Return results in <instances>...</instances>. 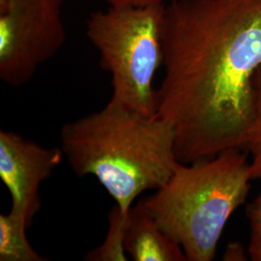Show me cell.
Listing matches in <instances>:
<instances>
[{"instance_id": "cell-9", "label": "cell", "mask_w": 261, "mask_h": 261, "mask_svg": "<svg viewBox=\"0 0 261 261\" xmlns=\"http://www.w3.org/2000/svg\"><path fill=\"white\" fill-rule=\"evenodd\" d=\"M127 215L122 213L116 203L109 212V228L103 243L85 254L88 261H127L128 253L125 249V234Z\"/></svg>"}, {"instance_id": "cell-13", "label": "cell", "mask_w": 261, "mask_h": 261, "mask_svg": "<svg viewBox=\"0 0 261 261\" xmlns=\"http://www.w3.org/2000/svg\"><path fill=\"white\" fill-rule=\"evenodd\" d=\"M238 244L228 245L224 255V260H240L238 257H242L244 259L242 249L238 248Z\"/></svg>"}, {"instance_id": "cell-6", "label": "cell", "mask_w": 261, "mask_h": 261, "mask_svg": "<svg viewBox=\"0 0 261 261\" xmlns=\"http://www.w3.org/2000/svg\"><path fill=\"white\" fill-rule=\"evenodd\" d=\"M64 158L60 147H45L11 130H0V178L9 190L12 212L31 226L42 207L39 189Z\"/></svg>"}, {"instance_id": "cell-12", "label": "cell", "mask_w": 261, "mask_h": 261, "mask_svg": "<svg viewBox=\"0 0 261 261\" xmlns=\"http://www.w3.org/2000/svg\"><path fill=\"white\" fill-rule=\"evenodd\" d=\"M111 7H144L166 5L171 0H105Z\"/></svg>"}, {"instance_id": "cell-4", "label": "cell", "mask_w": 261, "mask_h": 261, "mask_svg": "<svg viewBox=\"0 0 261 261\" xmlns=\"http://www.w3.org/2000/svg\"><path fill=\"white\" fill-rule=\"evenodd\" d=\"M166 5L111 7L92 13L86 35L112 77L111 101L155 115V75L163 67L162 29Z\"/></svg>"}, {"instance_id": "cell-11", "label": "cell", "mask_w": 261, "mask_h": 261, "mask_svg": "<svg viewBox=\"0 0 261 261\" xmlns=\"http://www.w3.org/2000/svg\"><path fill=\"white\" fill-rule=\"evenodd\" d=\"M250 224V241L248 252L253 261H261V194L247 206Z\"/></svg>"}, {"instance_id": "cell-8", "label": "cell", "mask_w": 261, "mask_h": 261, "mask_svg": "<svg viewBox=\"0 0 261 261\" xmlns=\"http://www.w3.org/2000/svg\"><path fill=\"white\" fill-rule=\"evenodd\" d=\"M30 225L22 215L10 211L0 215V261H46L28 241Z\"/></svg>"}, {"instance_id": "cell-3", "label": "cell", "mask_w": 261, "mask_h": 261, "mask_svg": "<svg viewBox=\"0 0 261 261\" xmlns=\"http://www.w3.org/2000/svg\"><path fill=\"white\" fill-rule=\"evenodd\" d=\"M250 162L241 149L180 163L154 195L143 198L161 228L188 261L214 259L224 226L250 191Z\"/></svg>"}, {"instance_id": "cell-2", "label": "cell", "mask_w": 261, "mask_h": 261, "mask_svg": "<svg viewBox=\"0 0 261 261\" xmlns=\"http://www.w3.org/2000/svg\"><path fill=\"white\" fill-rule=\"evenodd\" d=\"M60 140L75 174L97 178L124 215L142 193L164 186L180 164L168 122L111 100L64 124Z\"/></svg>"}, {"instance_id": "cell-5", "label": "cell", "mask_w": 261, "mask_h": 261, "mask_svg": "<svg viewBox=\"0 0 261 261\" xmlns=\"http://www.w3.org/2000/svg\"><path fill=\"white\" fill-rule=\"evenodd\" d=\"M64 0H0V79L12 87L30 82L64 46Z\"/></svg>"}, {"instance_id": "cell-1", "label": "cell", "mask_w": 261, "mask_h": 261, "mask_svg": "<svg viewBox=\"0 0 261 261\" xmlns=\"http://www.w3.org/2000/svg\"><path fill=\"white\" fill-rule=\"evenodd\" d=\"M156 115L191 164L247 147L261 65V0H171L163 29Z\"/></svg>"}, {"instance_id": "cell-7", "label": "cell", "mask_w": 261, "mask_h": 261, "mask_svg": "<svg viewBox=\"0 0 261 261\" xmlns=\"http://www.w3.org/2000/svg\"><path fill=\"white\" fill-rule=\"evenodd\" d=\"M125 249L134 261H185L180 245L166 233L143 199L127 215Z\"/></svg>"}, {"instance_id": "cell-10", "label": "cell", "mask_w": 261, "mask_h": 261, "mask_svg": "<svg viewBox=\"0 0 261 261\" xmlns=\"http://www.w3.org/2000/svg\"><path fill=\"white\" fill-rule=\"evenodd\" d=\"M253 120L247 149L252 155L250 175L252 180L261 179V65L255 70L252 80Z\"/></svg>"}]
</instances>
